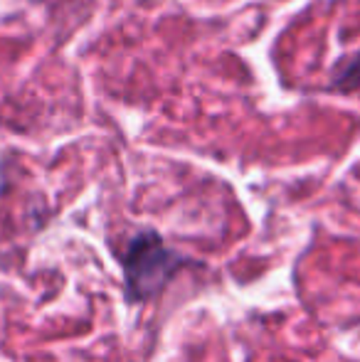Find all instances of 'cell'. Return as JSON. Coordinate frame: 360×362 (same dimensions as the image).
I'll use <instances>...</instances> for the list:
<instances>
[{"instance_id":"6da1fadb","label":"cell","mask_w":360,"mask_h":362,"mask_svg":"<svg viewBox=\"0 0 360 362\" xmlns=\"http://www.w3.org/2000/svg\"><path fill=\"white\" fill-rule=\"evenodd\" d=\"M185 264L187 259L166 247L161 234H136L124 252V279L129 303H144V300L156 298Z\"/></svg>"},{"instance_id":"7a4b0ae2","label":"cell","mask_w":360,"mask_h":362,"mask_svg":"<svg viewBox=\"0 0 360 362\" xmlns=\"http://www.w3.org/2000/svg\"><path fill=\"white\" fill-rule=\"evenodd\" d=\"M333 86L343 91H351V89H356V86H360V52L356 57L348 59L346 64L338 67L336 76H333Z\"/></svg>"}]
</instances>
